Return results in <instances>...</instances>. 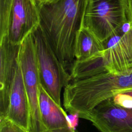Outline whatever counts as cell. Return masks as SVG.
<instances>
[{
  "instance_id": "6da1fadb",
  "label": "cell",
  "mask_w": 132,
  "mask_h": 132,
  "mask_svg": "<svg viewBox=\"0 0 132 132\" xmlns=\"http://www.w3.org/2000/svg\"><path fill=\"white\" fill-rule=\"evenodd\" d=\"M88 0H54L38 4L40 27L64 69L75 61L77 36L82 27Z\"/></svg>"
},
{
  "instance_id": "7a4b0ae2",
  "label": "cell",
  "mask_w": 132,
  "mask_h": 132,
  "mask_svg": "<svg viewBox=\"0 0 132 132\" xmlns=\"http://www.w3.org/2000/svg\"><path fill=\"white\" fill-rule=\"evenodd\" d=\"M129 21L126 0H88L82 26L103 42Z\"/></svg>"
},
{
  "instance_id": "3957f363",
  "label": "cell",
  "mask_w": 132,
  "mask_h": 132,
  "mask_svg": "<svg viewBox=\"0 0 132 132\" xmlns=\"http://www.w3.org/2000/svg\"><path fill=\"white\" fill-rule=\"evenodd\" d=\"M41 84L60 106L61 93L71 81L70 74L64 69L48 44L39 26L33 32Z\"/></svg>"
},
{
  "instance_id": "277c9868",
  "label": "cell",
  "mask_w": 132,
  "mask_h": 132,
  "mask_svg": "<svg viewBox=\"0 0 132 132\" xmlns=\"http://www.w3.org/2000/svg\"><path fill=\"white\" fill-rule=\"evenodd\" d=\"M19 62L29 107L28 132H43L46 129L42 123L40 111L39 86L41 81L32 32L28 35L21 44Z\"/></svg>"
},
{
  "instance_id": "5b68a950",
  "label": "cell",
  "mask_w": 132,
  "mask_h": 132,
  "mask_svg": "<svg viewBox=\"0 0 132 132\" xmlns=\"http://www.w3.org/2000/svg\"><path fill=\"white\" fill-rule=\"evenodd\" d=\"M103 43L107 72L121 74L132 69V22H127Z\"/></svg>"
},
{
  "instance_id": "8992f818",
  "label": "cell",
  "mask_w": 132,
  "mask_h": 132,
  "mask_svg": "<svg viewBox=\"0 0 132 132\" xmlns=\"http://www.w3.org/2000/svg\"><path fill=\"white\" fill-rule=\"evenodd\" d=\"M81 118L88 120L101 132H132V108L114 103L109 98Z\"/></svg>"
},
{
  "instance_id": "52a82bcc",
  "label": "cell",
  "mask_w": 132,
  "mask_h": 132,
  "mask_svg": "<svg viewBox=\"0 0 132 132\" xmlns=\"http://www.w3.org/2000/svg\"><path fill=\"white\" fill-rule=\"evenodd\" d=\"M40 25L38 5L35 0H14L7 34L8 41L21 44Z\"/></svg>"
},
{
  "instance_id": "ba28073f",
  "label": "cell",
  "mask_w": 132,
  "mask_h": 132,
  "mask_svg": "<svg viewBox=\"0 0 132 132\" xmlns=\"http://www.w3.org/2000/svg\"><path fill=\"white\" fill-rule=\"evenodd\" d=\"M0 118H6L11 88L19 65L21 44L10 43L7 36L0 39Z\"/></svg>"
},
{
  "instance_id": "9c48e42d",
  "label": "cell",
  "mask_w": 132,
  "mask_h": 132,
  "mask_svg": "<svg viewBox=\"0 0 132 132\" xmlns=\"http://www.w3.org/2000/svg\"><path fill=\"white\" fill-rule=\"evenodd\" d=\"M6 118L28 132L29 107L19 62L10 90L9 103Z\"/></svg>"
},
{
  "instance_id": "30bf717a",
  "label": "cell",
  "mask_w": 132,
  "mask_h": 132,
  "mask_svg": "<svg viewBox=\"0 0 132 132\" xmlns=\"http://www.w3.org/2000/svg\"><path fill=\"white\" fill-rule=\"evenodd\" d=\"M39 107L41 120L46 129L69 127L67 114L62 106L47 93L41 84L39 86Z\"/></svg>"
},
{
  "instance_id": "8fae6325",
  "label": "cell",
  "mask_w": 132,
  "mask_h": 132,
  "mask_svg": "<svg viewBox=\"0 0 132 132\" xmlns=\"http://www.w3.org/2000/svg\"><path fill=\"white\" fill-rule=\"evenodd\" d=\"M103 43L91 31L82 27L78 32L75 50V60H82L101 54Z\"/></svg>"
},
{
  "instance_id": "7c38bea8",
  "label": "cell",
  "mask_w": 132,
  "mask_h": 132,
  "mask_svg": "<svg viewBox=\"0 0 132 132\" xmlns=\"http://www.w3.org/2000/svg\"><path fill=\"white\" fill-rule=\"evenodd\" d=\"M14 0H0V39L7 36Z\"/></svg>"
},
{
  "instance_id": "4fadbf2b",
  "label": "cell",
  "mask_w": 132,
  "mask_h": 132,
  "mask_svg": "<svg viewBox=\"0 0 132 132\" xmlns=\"http://www.w3.org/2000/svg\"><path fill=\"white\" fill-rule=\"evenodd\" d=\"M0 132H28L6 118H0Z\"/></svg>"
},
{
  "instance_id": "5bb4252c",
  "label": "cell",
  "mask_w": 132,
  "mask_h": 132,
  "mask_svg": "<svg viewBox=\"0 0 132 132\" xmlns=\"http://www.w3.org/2000/svg\"><path fill=\"white\" fill-rule=\"evenodd\" d=\"M114 103L121 106L132 108V97L124 93H120L112 97Z\"/></svg>"
},
{
  "instance_id": "9a60e30c",
  "label": "cell",
  "mask_w": 132,
  "mask_h": 132,
  "mask_svg": "<svg viewBox=\"0 0 132 132\" xmlns=\"http://www.w3.org/2000/svg\"><path fill=\"white\" fill-rule=\"evenodd\" d=\"M79 118V116L77 112H69V114H67V120L69 127L71 128H76V127L78 124Z\"/></svg>"
},
{
  "instance_id": "2e32d148",
  "label": "cell",
  "mask_w": 132,
  "mask_h": 132,
  "mask_svg": "<svg viewBox=\"0 0 132 132\" xmlns=\"http://www.w3.org/2000/svg\"><path fill=\"white\" fill-rule=\"evenodd\" d=\"M43 132H78L76 128H71L69 127H65L60 128L54 129H45Z\"/></svg>"
},
{
  "instance_id": "e0dca14e",
  "label": "cell",
  "mask_w": 132,
  "mask_h": 132,
  "mask_svg": "<svg viewBox=\"0 0 132 132\" xmlns=\"http://www.w3.org/2000/svg\"><path fill=\"white\" fill-rule=\"evenodd\" d=\"M129 11L130 21L132 22V0H126Z\"/></svg>"
},
{
  "instance_id": "ac0fdd59",
  "label": "cell",
  "mask_w": 132,
  "mask_h": 132,
  "mask_svg": "<svg viewBox=\"0 0 132 132\" xmlns=\"http://www.w3.org/2000/svg\"><path fill=\"white\" fill-rule=\"evenodd\" d=\"M121 93H124L125 94H127L129 96H130L132 97V90H127V91H123Z\"/></svg>"
},
{
  "instance_id": "d6986e66",
  "label": "cell",
  "mask_w": 132,
  "mask_h": 132,
  "mask_svg": "<svg viewBox=\"0 0 132 132\" xmlns=\"http://www.w3.org/2000/svg\"><path fill=\"white\" fill-rule=\"evenodd\" d=\"M36 1V2L37 3V4H40V3H41L42 2H43V0H35Z\"/></svg>"
},
{
  "instance_id": "ffe728a7",
  "label": "cell",
  "mask_w": 132,
  "mask_h": 132,
  "mask_svg": "<svg viewBox=\"0 0 132 132\" xmlns=\"http://www.w3.org/2000/svg\"><path fill=\"white\" fill-rule=\"evenodd\" d=\"M43 2H51V1H54V0H43Z\"/></svg>"
}]
</instances>
